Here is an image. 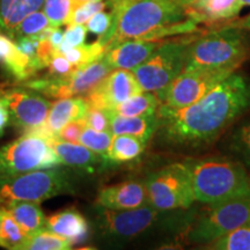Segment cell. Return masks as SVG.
Segmentation results:
<instances>
[{
  "instance_id": "18",
  "label": "cell",
  "mask_w": 250,
  "mask_h": 250,
  "mask_svg": "<svg viewBox=\"0 0 250 250\" xmlns=\"http://www.w3.org/2000/svg\"><path fill=\"white\" fill-rule=\"evenodd\" d=\"M0 65L18 81L30 79L36 73L30 58L20 51L15 41L2 31H0Z\"/></svg>"
},
{
  "instance_id": "19",
  "label": "cell",
  "mask_w": 250,
  "mask_h": 250,
  "mask_svg": "<svg viewBox=\"0 0 250 250\" xmlns=\"http://www.w3.org/2000/svg\"><path fill=\"white\" fill-rule=\"evenodd\" d=\"M110 116V132L112 134H127L148 143L156 133L160 125V118L158 112L146 116H122L111 114Z\"/></svg>"
},
{
  "instance_id": "44",
  "label": "cell",
  "mask_w": 250,
  "mask_h": 250,
  "mask_svg": "<svg viewBox=\"0 0 250 250\" xmlns=\"http://www.w3.org/2000/svg\"><path fill=\"white\" fill-rule=\"evenodd\" d=\"M226 24L227 26L241 28V29H245V30H250V15L246 17L245 19H241V20L239 21H234V22L226 23Z\"/></svg>"
},
{
  "instance_id": "30",
  "label": "cell",
  "mask_w": 250,
  "mask_h": 250,
  "mask_svg": "<svg viewBox=\"0 0 250 250\" xmlns=\"http://www.w3.org/2000/svg\"><path fill=\"white\" fill-rule=\"evenodd\" d=\"M105 52V46L100 43L99 41L92 43V44H81L79 46H73L65 52L64 56L66 57L72 65L77 68L86 66L89 62L102 58Z\"/></svg>"
},
{
  "instance_id": "10",
  "label": "cell",
  "mask_w": 250,
  "mask_h": 250,
  "mask_svg": "<svg viewBox=\"0 0 250 250\" xmlns=\"http://www.w3.org/2000/svg\"><path fill=\"white\" fill-rule=\"evenodd\" d=\"M190 42L191 40L160 43L154 52L132 71L143 90L160 92L179 76L186 67Z\"/></svg>"
},
{
  "instance_id": "26",
  "label": "cell",
  "mask_w": 250,
  "mask_h": 250,
  "mask_svg": "<svg viewBox=\"0 0 250 250\" xmlns=\"http://www.w3.org/2000/svg\"><path fill=\"white\" fill-rule=\"evenodd\" d=\"M160 107V101L153 92H145L136 94L130 99L120 103L114 109H111V114L122 115V116H146L158 112Z\"/></svg>"
},
{
  "instance_id": "27",
  "label": "cell",
  "mask_w": 250,
  "mask_h": 250,
  "mask_svg": "<svg viewBox=\"0 0 250 250\" xmlns=\"http://www.w3.org/2000/svg\"><path fill=\"white\" fill-rule=\"evenodd\" d=\"M214 250H250V220L206 247Z\"/></svg>"
},
{
  "instance_id": "46",
  "label": "cell",
  "mask_w": 250,
  "mask_h": 250,
  "mask_svg": "<svg viewBox=\"0 0 250 250\" xmlns=\"http://www.w3.org/2000/svg\"><path fill=\"white\" fill-rule=\"evenodd\" d=\"M176 1L179 2L180 5H182L184 8H187V7H189V6L196 4V2H198L199 0H176Z\"/></svg>"
},
{
  "instance_id": "21",
  "label": "cell",
  "mask_w": 250,
  "mask_h": 250,
  "mask_svg": "<svg viewBox=\"0 0 250 250\" xmlns=\"http://www.w3.org/2000/svg\"><path fill=\"white\" fill-rule=\"evenodd\" d=\"M187 17L197 23H214L235 18L240 12L236 0H199L186 8Z\"/></svg>"
},
{
  "instance_id": "13",
  "label": "cell",
  "mask_w": 250,
  "mask_h": 250,
  "mask_svg": "<svg viewBox=\"0 0 250 250\" xmlns=\"http://www.w3.org/2000/svg\"><path fill=\"white\" fill-rule=\"evenodd\" d=\"M143 92L132 71L115 68L83 98L88 107L111 110L125 100Z\"/></svg>"
},
{
  "instance_id": "20",
  "label": "cell",
  "mask_w": 250,
  "mask_h": 250,
  "mask_svg": "<svg viewBox=\"0 0 250 250\" xmlns=\"http://www.w3.org/2000/svg\"><path fill=\"white\" fill-rule=\"evenodd\" d=\"M87 110H88V103L83 96L59 99L51 104L44 125L49 132L56 137V134L64 125L72 121L85 118Z\"/></svg>"
},
{
  "instance_id": "14",
  "label": "cell",
  "mask_w": 250,
  "mask_h": 250,
  "mask_svg": "<svg viewBox=\"0 0 250 250\" xmlns=\"http://www.w3.org/2000/svg\"><path fill=\"white\" fill-rule=\"evenodd\" d=\"M148 204L144 181H125L102 187L95 198V205L110 210H132Z\"/></svg>"
},
{
  "instance_id": "17",
  "label": "cell",
  "mask_w": 250,
  "mask_h": 250,
  "mask_svg": "<svg viewBox=\"0 0 250 250\" xmlns=\"http://www.w3.org/2000/svg\"><path fill=\"white\" fill-rule=\"evenodd\" d=\"M45 229L67 239L72 245L83 242L89 234V224L77 208H66L46 218Z\"/></svg>"
},
{
  "instance_id": "37",
  "label": "cell",
  "mask_w": 250,
  "mask_h": 250,
  "mask_svg": "<svg viewBox=\"0 0 250 250\" xmlns=\"http://www.w3.org/2000/svg\"><path fill=\"white\" fill-rule=\"evenodd\" d=\"M87 126L98 131H109L110 132V116L105 109L88 107L85 116Z\"/></svg>"
},
{
  "instance_id": "1",
  "label": "cell",
  "mask_w": 250,
  "mask_h": 250,
  "mask_svg": "<svg viewBox=\"0 0 250 250\" xmlns=\"http://www.w3.org/2000/svg\"><path fill=\"white\" fill-rule=\"evenodd\" d=\"M250 110V78L233 72L210 93L181 109L160 105L155 134L174 148H201L215 142Z\"/></svg>"
},
{
  "instance_id": "4",
  "label": "cell",
  "mask_w": 250,
  "mask_h": 250,
  "mask_svg": "<svg viewBox=\"0 0 250 250\" xmlns=\"http://www.w3.org/2000/svg\"><path fill=\"white\" fill-rule=\"evenodd\" d=\"M191 177L196 202L214 205L250 195V174L233 156H205L183 160Z\"/></svg>"
},
{
  "instance_id": "47",
  "label": "cell",
  "mask_w": 250,
  "mask_h": 250,
  "mask_svg": "<svg viewBox=\"0 0 250 250\" xmlns=\"http://www.w3.org/2000/svg\"><path fill=\"white\" fill-rule=\"evenodd\" d=\"M86 1H93V0H71V12L76 7H78V6L83 4V2Z\"/></svg>"
},
{
  "instance_id": "34",
  "label": "cell",
  "mask_w": 250,
  "mask_h": 250,
  "mask_svg": "<svg viewBox=\"0 0 250 250\" xmlns=\"http://www.w3.org/2000/svg\"><path fill=\"white\" fill-rule=\"evenodd\" d=\"M107 5L104 0H93V1L83 2L71 12L67 24H86L94 14L103 11L107 7Z\"/></svg>"
},
{
  "instance_id": "33",
  "label": "cell",
  "mask_w": 250,
  "mask_h": 250,
  "mask_svg": "<svg viewBox=\"0 0 250 250\" xmlns=\"http://www.w3.org/2000/svg\"><path fill=\"white\" fill-rule=\"evenodd\" d=\"M43 12L48 18L50 26L61 27L67 24L71 14V0H44Z\"/></svg>"
},
{
  "instance_id": "24",
  "label": "cell",
  "mask_w": 250,
  "mask_h": 250,
  "mask_svg": "<svg viewBox=\"0 0 250 250\" xmlns=\"http://www.w3.org/2000/svg\"><path fill=\"white\" fill-rule=\"evenodd\" d=\"M2 212H6L14 219V221L23 229V232L31 234L44 229L46 217L43 213L40 203L36 202H15Z\"/></svg>"
},
{
  "instance_id": "36",
  "label": "cell",
  "mask_w": 250,
  "mask_h": 250,
  "mask_svg": "<svg viewBox=\"0 0 250 250\" xmlns=\"http://www.w3.org/2000/svg\"><path fill=\"white\" fill-rule=\"evenodd\" d=\"M49 77L55 78V79H65L74 73L77 67L72 65L70 61L65 57L64 55L57 54L54 56L49 64Z\"/></svg>"
},
{
  "instance_id": "23",
  "label": "cell",
  "mask_w": 250,
  "mask_h": 250,
  "mask_svg": "<svg viewBox=\"0 0 250 250\" xmlns=\"http://www.w3.org/2000/svg\"><path fill=\"white\" fill-rule=\"evenodd\" d=\"M225 147L230 156L242 162L250 174V110L240 117L228 132Z\"/></svg>"
},
{
  "instance_id": "40",
  "label": "cell",
  "mask_w": 250,
  "mask_h": 250,
  "mask_svg": "<svg viewBox=\"0 0 250 250\" xmlns=\"http://www.w3.org/2000/svg\"><path fill=\"white\" fill-rule=\"evenodd\" d=\"M15 43H17L18 48L20 49V51H22L24 55H27L28 57L30 58L31 64H33V66L36 70V72L40 71V67L36 62L37 48H39V44H40V39L37 37V35L21 37V39L15 40Z\"/></svg>"
},
{
  "instance_id": "12",
  "label": "cell",
  "mask_w": 250,
  "mask_h": 250,
  "mask_svg": "<svg viewBox=\"0 0 250 250\" xmlns=\"http://www.w3.org/2000/svg\"><path fill=\"white\" fill-rule=\"evenodd\" d=\"M11 122L19 129L31 132L45 124L52 103L34 92L23 88H9L2 94Z\"/></svg>"
},
{
  "instance_id": "29",
  "label": "cell",
  "mask_w": 250,
  "mask_h": 250,
  "mask_svg": "<svg viewBox=\"0 0 250 250\" xmlns=\"http://www.w3.org/2000/svg\"><path fill=\"white\" fill-rule=\"evenodd\" d=\"M28 236L29 235L23 232L22 228L15 223L11 215L2 212L1 227H0V247L9 250H22Z\"/></svg>"
},
{
  "instance_id": "45",
  "label": "cell",
  "mask_w": 250,
  "mask_h": 250,
  "mask_svg": "<svg viewBox=\"0 0 250 250\" xmlns=\"http://www.w3.org/2000/svg\"><path fill=\"white\" fill-rule=\"evenodd\" d=\"M245 7H250V0H236L237 11L241 12Z\"/></svg>"
},
{
  "instance_id": "2",
  "label": "cell",
  "mask_w": 250,
  "mask_h": 250,
  "mask_svg": "<svg viewBox=\"0 0 250 250\" xmlns=\"http://www.w3.org/2000/svg\"><path fill=\"white\" fill-rule=\"evenodd\" d=\"M190 208L159 211L147 204L132 210H110L95 205L93 224L100 239L108 243L122 245L158 229L187 230L195 217Z\"/></svg>"
},
{
  "instance_id": "41",
  "label": "cell",
  "mask_w": 250,
  "mask_h": 250,
  "mask_svg": "<svg viewBox=\"0 0 250 250\" xmlns=\"http://www.w3.org/2000/svg\"><path fill=\"white\" fill-rule=\"evenodd\" d=\"M9 122H11V115L7 104H6L4 98H0V137L4 133L5 127L7 126Z\"/></svg>"
},
{
  "instance_id": "15",
  "label": "cell",
  "mask_w": 250,
  "mask_h": 250,
  "mask_svg": "<svg viewBox=\"0 0 250 250\" xmlns=\"http://www.w3.org/2000/svg\"><path fill=\"white\" fill-rule=\"evenodd\" d=\"M49 143L61 160V164L79 173L93 174L109 165L104 158L90 151L80 143H66L57 138L49 139Z\"/></svg>"
},
{
  "instance_id": "5",
  "label": "cell",
  "mask_w": 250,
  "mask_h": 250,
  "mask_svg": "<svg viewBox=\"0 0 250 250\" xmlns=\"http://www.w3.org/2000/svg\"><path fill=\"white\" fill-rule=\"evenodd\" d=\"M250 54L246 30L225 24L198 39L187 49L186 67L232 68L237 70Z\"/></svg>"
},
{
  "instance_id": "16",
  "label": "cell",
  "mask_w": 250,
  "mask_h": 250,
  "mask_svg": "<svg viewBox=\"0 0 250 250\" xmlns=\"http://www.w3.org/2000/svg\"><path fill=\"white\" fill-rule=\"evenodd\" d=\"M160 45L159 41L127 40L105 50L103 58L110 66L133 71L151 56Z\"/></svg>"
},
{
  "instance_id": "42",
  "label": "cell",
  "mask_w": 250,
  "mask_h": 250,
  "mask_svg": "<svg viewBox=\"0 0 250 250\" xmlns=\"http://www.w3.org/2000/svg\"><path fill=\"white\" fill-rule=\"evenodd\" d=\"M49 40L50 42L52 43V45H54L56 49H58L62 41H64V31H62L59 27H55L54 29H52L51 34H50Z\"/></svg>"
},
{
  "instance_id": "39",
  "label": "cell",
  "mask_w": 250,
  "mask_h": 250,
  "mask_svg": "<svg viewBox=\"0 0 250 250\" xmlns=\"http://www.w3.org/2000/svg\"><path fill=\"white\" fill-rule=\"evenodd\" d=\"M112 23V14L111 12H98L96 14H94L92 18L87 21L86 28L89 33L99 35L100 37L104 35L105 33L109 30Z\"/></svg>"
},
{
  "instance_id": "32",
  "label": "cell",
  "mask_w": 250,
  "mask_h": 250,
  "mask_svg": "<svg viewBox=\"0 0 250 250\" xmlns=\"http://www.w3.org/2000/svg\"><path fill=\"white\" fill-rule=\"evenodd\" d=\"M49 26L50 22L48 18H46L45 13L42 9H39V11H35L33 12V13H30L29 15H27V17L21 21L20 24H19L17 29L14 31L13 40L15 41L26 36H35Z\"/></svg>"
},
{
  "instance_id": "7",
  "label": "cell",
  "mask_w": 250,
  "mask_h": 250,
  "mask_svg": "<svg viewBox=\"0 0 250 250\" xmlns=\"http://www.w3.org/2000/svg\"><path fill=\"white\" fill-rule=\"evenodd\" d=\"M249 220L250 195L208 205L206 210L195 214L186 230V239L191 245L208 246Z\"/></svg>"
},
{
  "instance_id": "28",
  "label": "cell",
  "mask_w": 250,
  "mask_h": 250,
  "mask_svg": "<svg viewBox=\"0 0 250 250\" xmlns=\"http://www.w3.org/2000/svg\"><path fill=\"white\" fill-rule=\"evenodd\" d=\"M72 246L67 239L44 228L28 236L22 250H68Z\"/></svg>"
},
{
  "instance_id": "11",
  "label": "cell",
  "mask_w": 250,
  "mask_h": 250,
  "mask_svg": "<svg viewBox=\"0 0 250 250\" xmlns=\"http://www.w3.org/2000/svg\"><path fill=\"white\" fill-rule=\"evenodd\" d=\"M236 70L232 68H184L166 88L155 93L160 105L181 109L210 93L218 83Z\"/></svg>"
},
{
  "instance_id": "43",
  "label": "cell",
  "mask_w": 250,
  "mask_h": 250,
  "mask_svg": "<svg viewBox=\"0 0 250 250\" xmlns=\"http://www.w3.org/2000/svg\"><path fill=\"white\" fill-rule=\"evenodd\" d=\"M132 1H136V0H108L107 4L110 6L111 12H117Z\"/></svg>"
},
{
  "instance_id": "48",
  "label": "cell",
  "mask_w": 250,
  "mask_h": 250,
  "mask_svg": "<svg viewBox=\"0 0 250 250\" xmlns=\"http://www.w3.org/2000/svg\"><path fill=\"white\" fill-rule=\"evenodd\" d=\"M1 220H2V212L0 211V227H1Z\"/></svg>"
},
{
  "instance_id": "35",
  "label": "cell",
  "mask_w": 250,
  "mask_h": 250,
  "mask_svg": "<svg viewBox=\"0 0 250 250\" xmlns=\"http://www.w3.org/2000/svg\"><path fill=\"white\" fill-rule=\"evenodd\" d=\"M87 28L85 24H67L66 30L64 31V41L59 45L57 51L59 54L64 55L68 49L73 46H79L85 44Z\"/></svg>"
},
{
  "instance_id": "8",
  "label": "cell",
  "mask_w": 250,
  "mask_h": 250,
  "mask_svg": "<svg viewBox=\"0 0 250 250\" xmlns=\"http://www.w3.org/2000/svg\"><path fill=\"white\" fill-rule=\"evenodd\" d=\"M61 165L49 138L36 132H26L0 147V183L21 174Z\"/></svg>"
},
{
  "instance_id": "9",
  "label": "cell",
  "mask_w": 250,
  "mask_h": 250,
  "mask_svg": "<svg viewBox=\"0 0 250 250\" xmlns=\"http://www.w3.org/2000/svg\"><path fill=\"white\" fill-rule=\"evenodd\" d=\"M148 204L159 211L187 210L196 202L190 173L184 162H173L146 177Z\"/></svg>"
},
{
  "instance_id": "3",
  "label": "cell",
  "mask_w": 250,
  "mask_h": 250,
  "mask_svg": "<svg viewBox=\"0 0 250 250\" xmlns=\"http://www.w3.org/2000/svg\"><path fill=\"white\" fill-rule=\"evenodd\" d=\"M111 14L110 28L98 40L105 50L127 40L154 41L164 28L188 19L176 0H136Z\"/></svg>"
},
{
  "instance_id": "31",
  "label": "cell",
  "mask_w": 250,
  "mask_h": 250,
  "mask_svg": "<svg viewBox=\"0 0 250 250\" xmlns=\"http://www.w3.org/2000/svg\"><path fill=\"white\" fill-rule=\"evenodd\" d=\"M112 136L114 134L109 132V131H98L89 126H86V129L81 133L79 143L108 161L107 156L112 140Z\"/></svg>"
},
{
  "instance_id": "6",
  "label": "cell",
  "mask_w": 250,
  "mask_h": 250,
  "mask_svg": "<svg viewBox=\"0 0 250 250\" xmlns=\"http://www.w3.org/2000/svg\"><path fill=\"white\" fill-rule=\"evenodd\" d=\"M73 192V177L64 168L33 170L0 183V211L15 202L41 203Z\"/></svg>"
},
{
  "instance_id": "38",
  "label": "cell",
  "mask_w": 250,
  "mask_h": 250,
  "mask_svg": "<svg viewBox=\"0 0 250 250\" xmlns=\"http://www.w3.org/2000/svg\"><path fill=\"white\" fill-rule=\"evenodd\" d=\"M86 126L87 123L85 118L72 121L66 125H64V126L58 131L55 138L62 140V142L78 144L80 140L81 133H83V131L86 129Z\"/></svg>"
},
{
  "instance_id": "22",
  "label": "cell",
  "mask_w": 250,
  "mask_h": 250,
  "mask_svg": "<svg viewBox=\"0 0 250 250\" xmlns=\"http://www.w3.org/2000/svg\"><path fill=\"white\" fill-rule=\"evenodd\" d=\"M44 0H0V31L13 39L14 31L27 15L43 8Z\"/></svg>"
},
{
  "instance_id": "25",
  "label": "cell",
  "mask_w": 250,
  "mask_h": 250,
  "mask_svg": "<svg viewBox=\"0 0 250 250\" xmlns=\"http://www.w3.org/2000/svg\"><path fill=\"white\" fill-rule=\"evenodd\" d=\"M147 143L127 134H114L108 152L109 164L132 162L143 154Z\"/></svg>"
}]
</instances>
